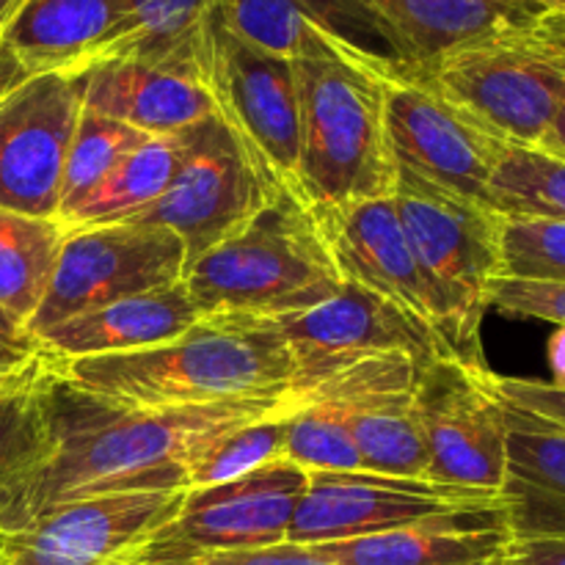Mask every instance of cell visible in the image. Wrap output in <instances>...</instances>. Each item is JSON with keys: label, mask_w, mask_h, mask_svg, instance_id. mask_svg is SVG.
<instances>
[{"label": "cell", "mask_w": 565, "mask_h": 565, "mask_svg": "<svg viewBox=\"0 0 565 565\" xmlns=\"http://www.w3.org/2000/svg\"><path fill=\"white\" fill-rule=\"evenodd\" d=\"M47 452L0 497V533L99 494L188 489V463L221 436L296 408V397L132 408L103 401L61 379H47Z\"/></svg>", "instance_id": "1"}, {"label": "cell", "mask_w": 565, "mask_h": 565, "mask_svg": "<svg viewBox=\"0 0 565 565\" xmlns=\"http://www.w3.org/2000/svg\"><path fill=\"white\" fill-rule=\"evenodd\" d=\"M55 367L77 390L132 408L281 397L298 381L296 353L276 320L246 315H202L163 345L70 359Z\"/></svg>", "instance_id": "2"}, {"label": "cell", "mask_w": 565, "mask_h": 565, "mask_svg": "<svg viewBox=\"0 0 565 565\" xmlns=\"http://www.w3.org/2000/svg\"><path fill=\"white\" fill-rule=\"evenodd\" d=\"M292 64L301 105L298 188L303 202L342 207L392 196L397 163L386 132V75L318 31H307Z\"/></svg>", "instance_id": "3"}, {"label": "cell", "mask_w": 565, "mask_h": 565, "mask_svg": "<svg viewBox=\"0 0 565 565\" xmlns=\"http://www.w3.org/2000/svg\"><path fill=\"white\" fill-rule=\"evenodd\" d=\"M202 315L279 320L340 292V279L312 207L290 193L270 199L243 230L188 268Z\"/></svg>", "instance_id": "4"}, {"label": "cell", "mask_w": 565, "mask_h": 565, "mask_svg": "<svg viewBox=\"0 0 565 565\" xmlns=\"http://www.w3.org/2000/svg\"><path fill=\"white\" fill-rule=\"evenodd\" d=\"M397 218L439 309V340L447 353L486 367L480 326L489 292L502 270V215L430 185L397 166L392 191Z\"/></svg>", "instance_id": "5"}, {"label": "cell", "mask_w": 565, "mask_h": 565, "mask_svg": "<svg viewBox=\"0 0 565 565\" xmlns=\"http://www.w3.org/2000/svg\"><path fill=\"white\" fill-rule=\"evenodd\" d=\"M425 81L502 141L539 147L565 99V14L461 44Z\"/></svg>", "instance_id": "6"}, {"label": "cell", "mask_w": 565, "mask_h": 565, "mask_svg": "<svg viewBox=\"0 0 565 565\" xmlns=\"http://www.w3.org/2000/svg\"><path fill=\"white\" fill-rule=\"evenodd\" d=\"M202 66L215 116L281 191L301 199V105L292 58L243 39L213 9L202 31Z\"/></svg>", "instance_id": "7"}, {"label": "cell", "mask_w": 565, "mask_h": 565, "mask_svg": "<svg viewBox=\"0 0 565 565\" xmlns=\"http://www.w3.org/2000/svg\"><path fill=\"white\" fill-rule=\"evenodd\" d=\"M185 274V246L166 226L116 221L66 230L47 292L28 320V331L39 340L77 315L180 285Z\"/></svg>", "instance_id": "8"}, {"label": "cell", "mask_w": 565, "mask_h": 565, "mask_svg": "<svg viewBox=\"0 0 565 565\" xmlns=\"http://www.w3.org/2000/svg\"><path fill=\"white\" fill-rule=\"evenodd\" d=\"M188 136L185 160L169 191L130 221L174 232L191 268L285 191L259 169L218 116L193 125Z\"/></svg>", "instance_id": "9"}, {"label": "cell", "mask_w": 565, "mask_h": 565, "mask_svg": "<svg viewBox=\"0 0 565 565\" xmlns=\"http://www.w3.org/2000/svg\"><path fill=\"white\" fill-rule=\"evenodd\" d=\"M494 508H502L497 491L375 472H309L307 494L298 502L287 544H337Z\"/></svg>", "instance_id": "10"}, {"label": "cell", "mask_w": 565, "mask_h": 565, "mask_svg": "<svg viewBox=\"0 0 565 565\" xmlns=\"http://www.w3.org/2000/svg\"><path fill=\"white\" fill-rule=\"evenodd\" d=\"M489 373L456 356H436L419 370L414 406L434 483L500 494L508 425L505 408L489 390Z\"/></svg>", "instance_id": "11"}, {"label": "cell", "mask_w": 565, "mask_h": 565, "mask_svg": "<svg viewBox=\"0 0 565 565\" xmlns=\"http://www.w3.org/2000/svg\"><path fill=\"white\" fill-rule=\"evenodd\" d=\"M384 114L395 163L430 185L489 207L505 143L425 77H386Z\"/></svg>", "instance_id": "12"}, {"label": "cell", "mask_w": 565, "mask_h": 565, "mask_svg": "<svg viewBox=\"0 0 565 565\" xmlns=\"http://www.w3.org/2000/svg\"><path fill=\"white\" fill-rule=\"evenodd\" d=\"M83 114L81 75H33L0 97V207L58 221L66 152Z\"/></svg>", "instance_id": "13"}, {"label": "cell", "mask_w": 565, "mask_h": 565, "mask_svg": "<svg viewBox=\"0 0 565 565\" xmlns=\"http://www.w3.org/2000/svg\"><path fill=\"white\" fill-rule=\"evenodd\" d=\"M188 491H119L66 502L14 533H0V565H116L182 511Z\"/></svg>", "instance_id": "14"}, {"label": "cell", "mask_w": 565, "mask_h": 565, "mask_svg": "<svg viewBox=\"0 0 565 565\" xmlns=\"http://www.w3.org/2000/svg\"><path fill=\"white\" fill-rule=\"evenodd\" d=\"M276 326L296 353L298 381L292 392L373 356L401 353L417 362L450 356L439 337L414 315L348 281L329 301L279 318Z\"/></svg>", "instance_id": "15"}, {"label": "cell", "mask_w": 565, "mask_h": 565, "mask_svg": "<svg viewBox=\"0 0 565 565\" xmlns=\"http://www.w3.org/2000/svg\"><path fill=\"white\" fill-rule=\"evenodd\" d=\"M307 486L309 472L276 461L230 483L191 489L182 511L147 546L163 555L199 557L285 544Z\"/></svg>", "instance_id": "16"}, {"label": "cell", "mask_w": 565, "mask_h": 565, "mask_svg": "<svg viewBox=\"0 0 565 565\" xmlns=\"http://www.w3.org/2000/svg\"><path fill=\"white\" fill-rule=\"evenodd\" d=\"M83 108L149 136L188 130L215 116L202 44L163 55H114L81 72Z\"/></svg>", "instance_id": "17"}, {"label": "cell", "mask_w": 565, "mask_h": 565, "mask_svg": "<svg viewBox=\"0 0 565 565\" xmlns=\"http://www.w3.org/2000/svg\"><path fill=\"white\" fill-rule=\"evenodd\" d=\"M312 213L342 281L397 303L439 337L436 298L408 246L392 196L312 207Z\"/></svg>", "instance_id": "18"}, {"label": "cell", "mask_w": 565, "mask_h": 565, "mask_svg": "<svg viewBox=\"0 0 565 565\" xmlns=\"http://www.w3.org/2000/svg\"><path fill=\"white\" fill-rule=\"evenodd\" d=\"M221 20L257 47L292 58L307 31L386 77H425L395 33L362 0H215Z\"/></svg>", "instance_id": "19"}, {"label": "cell", "mask_w": 565, "mask_h": 565, "mask_svg": "<svg viewBox=\"0 0 565 565\" xmlns=\"http://www.w3.org/2000/svg\"><path fill=\"white\" fill-rule=\"evenodd\" d=\"M0 39L28 75H81L97 61L132 53L138 25L127 0H22Z\"/></svg>", "instance_id": "20"}, {"label": "cell", "mask_w": 565, "mask_h": 565, "mask_svg": "<svg viewBox=\"0 0 565 565\" xmlns=\"http://www.w3.org/2000/svg\"><path fill=\"white\" fill-rule=\"evenodd\" d=\"M513 533L505 508L428 519L392 533L309 546L334 565H502Z\"/></svg>", "instance_id": "21"}, {"label": "cell", "mask_w": 565, "mask_h": 565, "mask_svg": "<svg viewBox=\"0 0 565 565\" xmlns=\"http://www.w3.org/2000/svg\"><path fill=\"white\" fill-rule=\"evenodd\" d=\"M202 318L185 281L163 290L138 292L108 307L55 326L39 337V348L53 362L88 356H119L147 351L185 334Z\"/></svg>", "instance_id": "22"}, {"label": "cell", "mask_w": 565, "mask_h": 565, "mask_svg": "<svg viewBox=\"0 0 565 565\" xmlns=\"http://www.w3.org/2000/svg\"><path fill=\"white\" fill-rule=\"evenodd\" d=\"M502 408L508 441L500 497L508 527L513 539L565 535V428L508 403Z\"/></svg>", "instance_id": "23"}, {"label": "cell", "mask_w": 565, "mask_h": 565, "mask_svg": "<svg viewBox=\"0 0 565 565\" xmlns=\"http://www.w3.org/2000/svg\"><path fill=\"white\" fill-rule=\"evenodd\" d=\"M406 47L419 72L461 44L527 25L546 11L505 0H362Z\"/></svg>", "instance_id": "24"}, {"label": "cell", "mask_w": 565, "mask_h": 565, "mask_svg": "<svg viewBox=\"0 0 565 565\" xmlns=\"http://www.w3.org/2000/svg\"><path fill=\"white\" fill-rule=\"evenodd\" d=\"M188 130L149 136L147 141L138 143L61 224L66 230L116 224V221L136 218L138 213L152 207L169 191L185 160L188 141H191Z\"/></svg>", "instance_id": "25"}, {"label": "cell", "mask_w": 565, "mask_h": 565, "mask_svg": "<svg viewBox=\"0 0 565 565\" xmlns=\"http://www.w3.org/2000/svg\"><path fill=\"white\" fill-rule=\"evenodd\" d=\"M414 392L417 384L386 390L345 408L362 472L428 480V447Z\"/></svg>", "instance_id": "26"}, {"label": "cell", "mask_w": 565, "mask_h": 565, "mask_svg": "<svg viewBox=\"0 0 565 565\" xmlns=\"http://www.w3.org/2000/svg\"><path fill=\"white\" fill-rule=\"evenodd\" d=\"M64 237L61 221L0 207V309L25 326L47 292Z\"/></svg>", "instance_id": "27"}, {"label": "cell", "mask_w": 565, "mask_h": 565, "mask_svg": "<svg viewBox=\"0 0 565 565\" xmlns=\"http://www.w3.org/2000/svg\"><path fill=\"white\" fill-rule=\"evenodd\" d=\"M489 207L502 218L565 224V160L539 147L505 143L489 182Z\"/></svg>", "instance_id": "28"}, {"label": "cell", "mask_w": 565, "mask_h": 565, "mask_svg": "<svg viewBox=\"0 0 565 565\" xmlns=\"http://www.w3.org/2000/svg\"><path fill=\"white\" fill-rule=\"evenodd\" d=\"M147 138L149 132L83 108L66 152L58 221H64L119 166V160Z\"/></svg>", "instance_id": "29"}, {"label": "cell", "mask_w": 565, "mask_h": 565, "mask_svg": "<svg viewBox=\"0 0 565 565\" xmlns=\"http://www.w3.org/2000/svg\"><path fill=\"white\" fill-rule=\"evenodd\" d=\"M292 412V408H290ZM290 412L270 414V417L235 428L221 436L215 445L199 452L188 463V489H207V486L230 483L248 472L268 467V463L287 461V423Z\"/></svg>", "instance_id": "30"}, {"label": "cell", "mask_w": 565, "mask_h": 565, "mask_svg": "<svg viewBox=\"0 0 565 565\" xmlns=\"http://www.w3.org/2000/svg\"><path fill=\"white\" fill-rule=\"evenodd\" d=\"M53 362L31 384L0 395V497L47 452V379Z\"/></svg>", "instance_id": "31"}, {"label": "cell", "mask_w": 565, "mask_h": 565, "mask_svg": "<svg viewBox=\"0 0 565 565\" xmlns=\"http://www.w3.org/2000/svg\"><path fill=\"white\" fill-rule=\"evenodd\" d=\"M285 458L303 472H362L345 408L334 403H296Z\"/></svg>", "instance_id": "32"}, {"label": "cell", "mask_w": 565, "mask_h": 565, "mask_svg": "<svg viewBox=\"0 0 565 565\" xmlns=\"http://www.w3.org/2000/svg\"><path fill=\"white\" fill-rule=\"evenodd\" d=\"M502 270L511 279L565 285V224L502 218Z\"/></svg>", "instance_id": "33"}, {"label": "cell", "mask_w": 565, "mask_h": 565, "mask_svg": "<svg viewBox=\"0 0 565 565\" xmlns=\"http://www.w3.org/2000/svg\"><path fill=\"white\" fill-rule=\"evenodd\" d=\"M138 25V42L127 55H163L199 47L215 0H127Z\"/></svg>", "instance_id": "34"}, {"label": "cell", "mask_w": 565, "mask_h": 565, "mask_svg": "<svg viewBox=\"0 0 565 565\" xmlns=\"http://www.w3.org/2000/svg\"><path fill=\"white\" fill-rule=\"evenodd\" d=\"M489 307L508 318L546 320V323L565 326V285L500 276L491 285Z\"/></svg>", "instance_id": "35"}, {"label": "cell", "mask_w": 565, "mask_h": 565, "mask_svg": "<svg viewBox=\"0 0 565 565\" xmlns=\"http://www.w3.org/2000/svg\"><path fill=\"white\" fill-rule=\"evenodd\" d=\"M489 390L500 397L502 403L522 412L535 414L546 423L565 428V390L552 384V381H533V379H500L489 373Z\"/></svg>", "instance_id": "36"}, {"label": "cell", "mask_w": 565, "mask_h": 565, "mask_svg": "<svg viewBox=\"0 0 565 565\" xmlns=\"http://www.w3.org/2000/svg\"><path fill=\"white\" fill-rule=\"evenodd\" d=\"M188 565H334L320 561L309 552V546L298 544H274L259 550H235V552H210V555L191 557Z\"/></svg>", "instance_id": "37"}, {"label": "cell", "mask_w": 565, "mask_h": 565, "mask_svg": "<svg viewBox=\"0 0 565 565\" xmlns=\"http://www.w3.org/2000/svg\"><path fill=\"white\" fill-rule=\"evenodd\" d=\"M36 337L20 318L0 309V370H20L42 359Z\"/></svg>", "instance_id": "38"}, {"label": "cell", "mask_w": 565, "mask_h": 565, "mask_svg": "<svg viewBox=\"0 0 565 565\" xmlns=\"http://www.w3.org/2000/svg\"><path fill=\"white\" fill-rule=\"evenodd\" d=\"M511 565H565V535H557V539H513Z\"/></svg>", "instance_id": "39"}, {"label": "cell", "mask_w": 565, "mask_h": 565, "mask_svg": "<svg viewBox=\"0 0 565 565\" xmlns=\"http://www.w3.org/2000/svg\"><path fill=\"white\" fill-rule=\"evenodd\" d=\"M50 362H53V359L42 356V359H36V362H33V364H28V367L0 370V395H3V392H14V390H20V386H25V384H31V381H36L39 375H42L44 370L50 367Z\"/></svg>", "instance_id": "40"}, {"label": "cell", "mask_w": 565, "mask_h": 565, "mask_svg": "<svg viewBox=\"0 0 565 565\" xmlns=\"http://www.w3.org/2000/svg\"><path fill=\"white\" fill-rule=\"evenodd\" d=\"M28 77L31 75L22 70L20 61L14 58V53H11V50L3 44V39H0V97H6L11 88H17L20 83H25Z\"/></svg>", "instance_id": "41"}, {"label": "cell", "mask_w": 565, "mask_h": 565, "mask_svg": "<svg viewBox=\"0 0 565 565\" xmlns=\"http://www.w3.org/2000/svg\"><path fill=\"white\" fill-rule=\"evenodd\" d=\"M539 149H544V152H550V154H555V158L565 160V99H563L561 108H557L552 125L546 127L544 138L539 141Z\"/></svg>", "instance_id": "42"}, {"label": "cell", "mask_w": 565, "mask_h": 565, "mask_svg": "<svg viewBox=\"0 0 565 565\" xmlns=\"http://www.w3.org/2000/svg\"><path fill=\"white\" fill-rule=\"evenodd\" d=\"M188 563H191V557L163 555V552H154L143 544L141 550H136L132 555H127L125 561L116 563V565H188Z\"/></svg>", "instance_id": "43"}, {"label": "cell", "mask_w": 565, "mask_h": 565, "mask_svg": "<svg viewBox=\"0 0 565 565\" xmlns=\"http://www.w3.org/2000/svg\"><path fill=\"white\" fill-rule=\"evenodd\" d=\"M550 367L555 373L552 384L565 390V326H557V331L550 340Z\"/></svg>", "instance_id": "44"}, {"label": "cell", "mask_w": 565, "mask_h": 565, "mask_svg": "<svg viewBox=\"0 0 565 565\" xmlns=\"http://www.w3.org/2000/svg\"><path fill=\"white\" fill-rule=\"evenodd\" d=\"M505 3H516L535 11H561V14H565V0H505Z\"/></svg>", "instance_id": "45"}, {"label": "cell", "mask_w": 565, "mask_h": 565, "mask_svg": "<svg viewBox=\"0 0 565 565\" xmlns=\"http://www.w3.org/2000/svg\"><path fill=\"white\" fill-rule=\"evenodd\" d=\"M20 3L22 0H0V28H3L6 22H9V17L20 9Z\"/></svg>", "instance_id": "46"}, {"label": "cell", "mask_w": 565, "mask_h": 565, "mask_svg": "<svg viewBox=\"0 0 565 565\" xmlns=\"http://www.w3.org/2000/svg\"><path fill=\"white\" fill-rule=\"evenodd\" d=\"M502 565H511V555H508V561H505V563H502Z\"/></svg>", "instance_id": "47"}]
</instances>
